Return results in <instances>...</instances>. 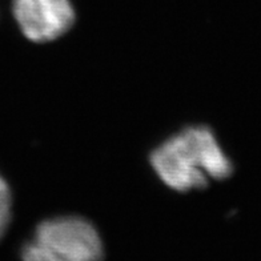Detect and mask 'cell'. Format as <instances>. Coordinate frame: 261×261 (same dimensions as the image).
<instances>
[{"instance_id": "obj_3", "label": "cell", "mask_w": 261, "mask_h": 261, "mask_svg": "<svg viewBox=\"0 0 261 261\" xmlns=\"http://www.w3.org/2000/svg\"><path fill=\"white\" fill-rule=\"evenodd\" d=\"M12 12L21 34L38 44L62 38L76 19L72 0H12Z\"/></svg>"}, {"instance_id": "obj_2", "label": "cell", "mask_w": 261, "mask_h": 261, "mask_svg": "<svg viewBox=\"0 0 261 261\" xmlns=\"http://www.w3.org/2000/svg\"><path fill=\"white\" fill-rule=\"evenodd\" d=\"M103 241L93 224L77 216L41 221L21 251L23 261H100Z\"/></svg>"}, {"instance_id": "obj_1", "label": "cell", "mask_w": 261, "mask_h": 261, "mask_svg": "<svg viewBox=\"0 0 261 261\" xmlns=\"http://www.w3.org/2000/svg\"><path fill=\"white\" fill-rule=\"evenodd\" d=\"M149 160L159 179L177 192L204 188L211 180L227 179L233 172L216 135L205 125L171 136L153 149Z\"/></svg>"}, {"instance_id": "obj_4", "label": "cell", "mask_w": 261, "mask_h": 261, "mask_svg": "<svg viewBox=\"0 0 261 261\" xmlns=\"http://www.w3.org/2000/svg\"><path fill=\"white\" fill-rule=\"evenodd\" d=\"M12 215V193L8 182L0 175V239L6 233Z\"/></svg>"}]
</instances>
